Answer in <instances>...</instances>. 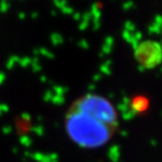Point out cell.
Instances as JSON below:
<instances>
[{
	"mask_svg": "<svg viewBox=\"0 0 162 162\" xmlns=\"http://www.w3.org/2000/svg\"><path fill=\"white\" fill-rule=\"evenodd\" d=\"M119 126L117 110L107 98L86 94L68 110L64 128L70 140L82 148L102 147L113 139Z\"/></svg>",
	"mask_w": 162,
	"mask_h": 162,
	"instance_id": "6da1fadb",
	"label": "cell"
},
{
	"mask_svg": "<svg viewBox=\"0 0 162 162\" xmlns=\"http://www.w3.org/2000/svg\"><path fill=\"white\" fill-rule=\"evenodd\" d=\"M135 59L144 70H152L162 63V45L155 40H144L134 48Z\"/></svg>",
	"mask_w": 162,
	"mask_h": 162,
	"instance_id": "7a4b0ae2",
	"label": "cell"
},
{
	"mask_svg": "<svg viewBox=\"0 0 162 162\" xmlns=\"http://www.w3.org/2000/svg\"><path fill=\"white\" fill-rule=\"evenodd\" d=\"M122 104L125 106L128 114L135 116V115L145 113L147 111L148 106H150V101L146 97L138 95V96L134 97L132 99L125 98Z\"/></svg>",
	"mask_w": 162,
	"mask_h": 162,
	"instance_id": "3957f363",
	"label": "cell"
},
{
	"mask_svg": "<svg viewBox=\"0 0 162 162\" xmlns=\"http://www.w3.org/2000/svg\"><path fill=\"white\" fill-rule=\"evenodd\" d=\"M122 37L127 43H130L133 46V48H135L138 45L139 42H141L142 39V33L139 31H135V32H128V31L123 30L122 32Z\"/></svg>",
	"mask_w": 162,
	"mask_h": 162,
	"instance_id": "277c9868",
	"label": "cell"
},
{
	"mask_svg": "<svg viewBox=\"0 0 162 162\" xmlns=\"http://www.w3.org/2000/svg\"><path fill=\"white\" fill-rule=\"evenodd\" d=\"M113 46H114V38L112 36H107L104 39L103 45L101 48V56L111 54V52L113 50Z\"/></svg>",
	"mask_w": 162,
	"mask_h": 162,
	"instance_id": "5b68a950",
	"label": "cell"
},
{
	"mask_svg": "<svg viewBox=\"0 0 162 162\" xmlns=\"http://www.w3.org/2000/svg\"><path fill=\"white\" fill-rule=\"evenodd\" d=\"M91 21H92V15L90 12H85L84 14H82V19L79 23V28L80 31H84L88 28V26L90 25Z\"/></svg>",
	"mask_w": 162,
	"mask_h": 162,
	"instance_id": "8992f818",
	"label": "cell"
},
{
	"mask_svg": "<svg viewBox=\"0 0 162 162\" xmlns=\"http://www.w3.org/2000/svg\"><path fill=\"white\" fill-rule=\"evenodd\" d=\"M148 33H150V35L161 34L162 33V26L160 25V24H158V23H156V22L153 21L152 23L148 25Z\"/></svg>",
	"mask_w": 162,
	"mask_h": 162,
	"instance_id": "52a82bcc",
	"label": "cell"
},
{
	"mask_svg": "<svg viewBox=\"0 0 162 162\" xmlns=\"http://www.w3.org/2000/svg\"><path fill=\"white\" fill-rule=\"evenodd\" d=\"M51 41H52V44L55 46H59L63 43V37L62 35H60L59 33H53L51 35Z\"/></svg>",
	"mask_w": 162,
	"mask_h": 162,
	"instance_id": "ba28073f",
	"label": "cell"
},
{
	"mask_svg": "<svg viewBox=\"0 0 162 162\" xmlns=\"http://www.w3.org/2000/svg\"><path fill=\"white\" fill-rule=\"evenodd\" d=\"M100 72L102 74H105V75H110L112 73V61H105L100 65Z\"/></svg>",
	"mask_w": 162,
	"mask_h": 162,
	"instance_id": "9c48e42d",
	"label": "cell"
},
{
	"mask_svg": "<svg viewBox=\"0 0 162 162\" xmlns=\"http://www.w3.org/2000/svg\"><path fill=\"white\" fill-rule=\"evenodd\" d=\"M123 30L128 31V32H135V31H136V24H135L134 22L127 20L125 23H124Z\"/></svg>",
	"mask_w": 162,
	"mask_h": 162,
	"instance_id": "30bf717a",
	"label": "cell"
},
{
	"mask_svg": "<svg viewBox=\"0 0 162 162\" xmlns=\"http://www.w3.org/2000/svg\"><path fill=\"white\" fill-rule=\"evenodd\" d=\"M53 3H54V5L56 6L57 8H59V10L63 8L64 6L68 5V0H53Z\"/></svg>",
	"mask_w": 162,
	"mask_h": 162,
	"instance_id": "8fae6325",
	"label": "cell"
},
{
	"mask_svg": "<svg viewBox=\"0 0 162 162\" xmlns=\"http://www.w3.org/2000/svg\"><path fill=\"white\" fill-rule=\"evenodd\" d=\"M38 52L40 53L41 55H43V56L48 57V58H54V54H53L52 52H50L48 48H40Z\"/></svg>",
	"mask_w": 162,
	"mask_h": 162,
	"instance_id": "7c38bea8",
	"label": "cell"
},
{
	"mask_svg": "<svg viewBox=\"0 0 162 162\" xmlns=\"http://www.w3.org/2000/svg\"><path fill=\"white\" fill-rule=\"evenodd\" d=\"M61 12L63 13V14H65V15H73L74 14V8H72V6H70V5H66V6H64L63 8H61Z\"/></svg>",
	"mask_w": 162,
	"mask_h": 162,
	"instance_id": "4fadbf2b",
	"label": "cell"
},
{
	"mask_svg": "<svg viewBox=\"0 0 162 162\" xmlns=\"http://www.w3.org/2000/svg\"><path fill=\"white\" fill-rule=\"evenodd\" d=\"M133 6H134V2L133 1H125L123 4H122V8H123V11H125V12L130 11Z\"/></svg>",
	"mask_w": 162,
	"mask_h": 162,
	"instance_id": "5bb4252c",
	"label": "cell"
},
{
	"mask_svg": "<svg viewBox=\"0 0 162 162\" xmlns=\"http://www.w3.org/2000/svg\"><path fill=\"white\" fill-rule=\"evenodd\" d=\"M78 45H79V48H83V50H88V48H90V44H88V42L86 41L85 39H82V40L79 41Z\"/></svg>",
	"mask_w": 162,
	"mask_h": 162,
	"instance_id": "9a60e30c",
	"label": "cell"
},
{
	"mask_svg": "<svg viewBox=\"0 0 162 162\" xmlns=\"http://www.w3.org/2000/svg\"><path fill=\"white\" fill-rule=\"evenodd\" d=\"M73 17H74V20L75 21H81L82 14H80L79 12H75L74 14H73Z\"/></svg>",
	"mask_w": 162,
	"mask_h": 162,
	"instance_id": "2e32d148",
	"label": "cell"
},
{
	"mask_svg": "<svg viewBox=\"0 0 162 162\" xmlns=\"http://www.w3.org/2000/svg\"><path fill=\"white\" fill-rule=\"evenodd\" d=\"M100 78H101V75L100 74H98V75H96V76H95V80H99Z\"/></svg>",
	"mask_w": 162,
	"mask_h": 162,
	"instance_id": "e0dca14e",
	"label": "cell"
},
{
	"mask_svg": "<svg viewBox=\"0 0 162 162\" xmlns=\"http://www.w3.org/2000/svg\"><path fill=\"white\" fill-rule=\"evenodd\" d=\"M161 72H162V68H161Z\"/></svg>",
	"mask_w": 162,
	"mask_h": 162,
	"instance_id": "ac0fdd59",
	"label": "cell"
}]
</instances>
